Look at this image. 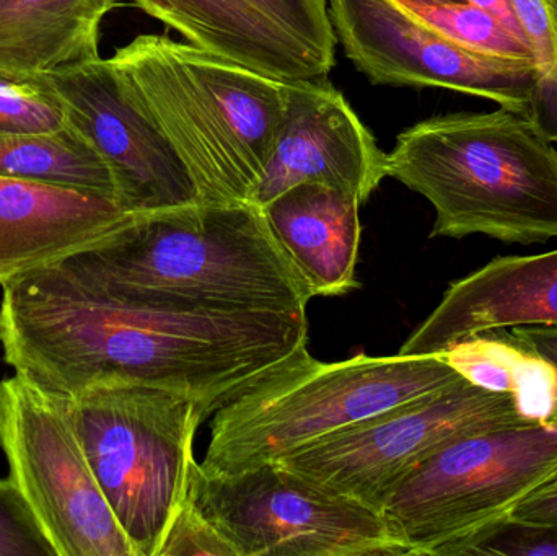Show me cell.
<instances>
[{"label": "cell", "mask_w": 557, "mask_h": 556, "mask_svg": "<svg viewBox=\"0 0 557 556\" xmlns=\"http://www.w3.org/2000/svg\"><path fill=\"white\" fill-rule=\"evenodd\" d=\"M0 176L81 189L116 201L107 163L67 126L46 133L0 131Z\"/></svg>", "instance_id": "20"}, {"label": "cell", "mask_w": 557, "mask_h": 556, "mask_svg": "<svg viewBox=\"0 0 557 556\" xmlns=\"http://www.w3.org/2000/svg\"><path fill=\"white\" fill-rule=\"evenodd\" d=\"M525 423L532 421L519 413L512 394L465 381L321 437L277 462L380 512L393 489L445 444Z\"/></svg>", "instance_id": "10"}, {"label": "cell", "mask_w": 557, "mask_h": 556, "mask_svg": "<svg viewBox=\"0 0 557 556\" xmlns=\"http://www.w3.org/2000/svg\"><path fill=\"white\" fill-rule=\"evenodd\" d=\"M61 107L65 126L101 157L131 214L202 205L198 188L162 131L124 94L110 58L38 77Z\"/></svg>", "instance_id": "12"}, {"label": "cell", "mask_w": 557, "mask_h": 556, "mask_svg": "<svg viewBox=\"0 0 557 556\" xmlns=\"http://www.w3.org/2000/svg\"><path fill=\"white\" fill-rule=\"evenodd\" d=\"M510 518L557 528V477L548 485L530 495L525 502L520 503L510 512Z\"/></svg>", "instance_id": "28"}, {"label": "cell", "mask_w": 557, "mask_h": 556, "mask_svg": "<svg viewBox=\"0 0 557 556\" xmlns=\"http://www.w3.org/2000/svg\"><path fill=\"white\" fill-rule=\"evenodd\" d=\"M386 170L434 206L431 238H557V150L506 108L408 127L386 153Z\"/></svg>", "instance_id": "4"}, {"label": "cell", "mask_w": 557, "mask_h": 556, "mask_svg": "<svg viewBox=\"0 0 557 556\" xmlns=\"http://www.w3.org/2000/svg\"><path fill=\"white\" fill-rule=\"evenodd\" d=\"M2 289L7 365L62 400L101 382L134 381L183 392L214 417L253 379L308 345L307 312L157 309L103 286L67 258Z\"/></svg>", "instance_id": "1"}, {"label": "cell", "mask_w": 557, "mask_h": 556, "mask_svg": "<svg viewBox=\"0 0 557 556\" xmlns=\"http://www.w3.org/2000/svg\"><path fill=\"white\" fill-rule=\"evenodd\" d=\"M62 127L61 107L39 78L18 81L0 75V131L46 133Z\"/></svg>", "instance_id": "23"}, {"label": "cell", "mask_w": 557, "mask_h": 556, "mask_svg": "<svg viewBox=\"0 0 557 556\" xmlns=\"http://www.w3.org/2000/svg\"><path fill=\"white\" fill-rule=\"evenodd\" d=\"M159 556H238V554L234 545L189 498L170 524Z\"/></svg>", "instance_id": "25"}, {"label": "cell", "mask_w": 557, "mask_h": 556, "mask_svg": "<svg viewBox=\"0 0 557 556\" xmlns=\"http://www.w3.org/2000/svg\"><path fill=\"white\" fill-rule=\"evenodd\" d=\"M557 477V420L458 437L389 493L382 515L405 555L441 556L454 542L507 518Z\"/></svg>", "instance_id": "7"}, {"label": "cell", "mask_w": 557, "mask_h": 556, "mask_svg": "<svg viewBox=\"0 0 557 556\" xmlns=\"http://www.w3.org/2000/svg\"><path fill=\"white\" fill-rule=\"evenodd\" d=\"M438 355L470 384L512 394L527 421L557 420L556 369L520 345L512 333L499 330L470 336Z\"/></svg>", "instance_id": "19"}, {"label": "cell", "mask_w": 557, "mask_h": 556, "mask_svg": "<svg viewBox=\"0 0 557 556\" xmlns=\"http://www.w3.org/2000/svg\"><path fill=\"white\" fill-rule=\"evenodd\" d=\"M441 556H557V528L507 516L448 545Z\"/></svg>", "instance_id": "22"}, {"label": "cell", "mask_w": 557, "mask_h": 556, "mask_svg": "<svg viewBox=\"0 0 557 556\" xmlns=\"http://www.w3.org/2000/svg\"><path fill=\"white\" fill-rule=\"evenodd\" d=\"M0 556H55L15 483L0 479Z\"/></svg>", "instance_id": "24"}, {"label": "cell", "mask_w": 557, "mask_h": 556, "mask_svg": "<svg viewBox=\"0 0 557 556\" xmlns=\"http://www.w3.org/2000/svg\"><path fill=\"white\" fill-rule=\"evenodd\" d=\"M121 0H0V75L35 81L100 55L104 16Z\"/></svg>", "instance_id": "18"}, {"label": "cell", "mask_w": 557, "mask_h": 556, "mask_svg": "<svg viewBox=\"0 0 557 556\" xmlns=\"http://www.w3.org/2000/svg\"><path fill=\"white\" fill-rule=\"evenodd\" d=\"M137 215L94 193L0 176V286L98 247Z\"/></svg>", "instance_id": "16"}, {"label": "cell", "mask_w": 557, "mask_h": 556, "mask_svg": "<svg viewBox=\"0 0 557 556\" xmlns=\"http://www.w3.org/2000/svg\"><path fill=\"white\" fill-rule=\"evenodd\" d=\"M189 45L274 81H324L336 64L327 0H129Z\"/></svg>", "instance_id": "13"}, {"label": "cell", "mask_w": 557, "mask_h": 556, "mask_svg": "<svg viewBox=\"0 0 557 556\" xmlns=\"http://www.w3.org/2000/svg\"><path fill=\"white\" fill-rule=\"evenodd\" d=\"M465 381L441 355L323 362L300 346L218 410L202 472L235 475L277 462L321 437Z\"/></svg>", "instance_id": "5"}, {"label": "cell", "mask_w": 557, "mask_h": 556, "mask_svg": "<svg viewBox=\"0 0 557 556\" xmlns=\"http://www.w3.org/2000/svg\"><path fill=\"white\" fill-rule=\"evenodd\" d=\"M513 338L553 366L557 372V326L520 325L510 329Z\"/></svg>", "instance_id": "29"}, {"label": "cell", "mask_w": 557, "mask_h": 556, "mask_svg": "<svg viewBox=\"0 0 557 556\" xmlns=\"http://www.w3.org/2000/svg\"><path fill=\"white\" fill-rule=\"evenodd\" d=\"M549 5H552L553 15H555L556 26H557V0H548Z\"/></svg>", "instance_id": "32"}, {"label": "cell", "mask_w": 557, "mask_h": 556, "mask_svg": "<svg viewBox=\"0 0 557 556\" xmlns=\"http://www.w3.org/2000/svg\"><path fill=\"white\" fill-rule=\"evenodd\" d=\"M362 202L320 183H301L263 206L271 232L313 296L356 289Z\"/></svg>", "instance_id": "17"}, {"label": "cell", "mask_w": 557, "mask_h": 556, "mask_svg": "<svg viewBox=\"0 0 557 556\" xmlns=\"http://www.w3.org/2000/svg\"><path fill=\"white\" fill-rule=\"evenodd\" d=\"M191 502L238 556H403L382 515L278 462L235 475L195 472Z\"/></svg>", "instance_id": "9"}, {"label": "cell", "mask_w": 557, "mask_h": 556, "mask_svg": "<svg viewBox=\"0 0 557 556\" xmlns=\"http://www.w3.org/2000/svg\"><path fill=\"white\" fill-rule=\"evenodd\" d=\"M403 5H435V3L465 2V0H398Z\"/></svg>", "instance_id": "31"}, {"label": "cell", "mask_w": 557, "mask_h": 556, "mask_svg": "<svg viewBox=\"0 0 557 556\" xmlns=\"http://www.w3.org/2000/svg\"><path fill=\"white\" fill-rule=\"evenodd\" d=\"M386 176V153L327 78L290 82L284 121L253 205L263 208L301 183L331 186L366 202Z\"/></svg>", "instance_id": "14"}, {"label": "cell", "mask_w": 557, "mask_h": 556, "mask_svg": "<svg viewBox=\"0 0 557 556\" xmlns=\"http://www.w3.org/2000/svg\"><path fill=\"white\" fill-rule=\"evenodd\" d=\"M337 41L373 84L442 87L487 98L525 118L539 78L535 59L471 51L398 0H327Z\"/></svg>", "instance_id": "11"}, {"label": "cell", "mask_w": 557, "mask_h": 556, "mask_svg": "<svg viewBox=\"0 0 557 556\" xmlns=\"http://www.w3.org/2000/svg\"><path fill=\"white\" fill-rule=\"evenodd\" d=\"M67 260L103 286L172 312H307L314 297L255 205L137 215Z\"/></svg>", "instance_id": "2"}, {"label": "cell", "mask_w": 557, "mask_h": 556, "mask_svg": "<svg viewBox=\"0 0 557 556\" xmlns=\"http://www.w3.org/2000/svg\"><path fill=\"white\" fill-rule=\"evenodd\" d=\"M82 447L136 556H159L191 496L201 405L172 388L134 381L94 385L72 400Z\"/></svg>", "instance_id": "6"}, {"label": "cell", "mask_w": 557, "mask_h": 556, "mask_svg": "<svg viewBox=\"0 0 557 556\" xmlns=\"http://www.w3.org/2000/svg\"><path fill=\"white\" fill-rule=\"evenodd\" d=\"M110 61L124 94L185 163L202 205H253L287 110V82L165 35L137 36Z\"/></svg>", "instance_id": "3"}, {"label": "cell", "mask_w": 557, "mask_h": 556, "mask_svg": "<svg viewBox=\"0 0 557 556\" xmlns=\"http://www.w3.org/2000/svg\"><path fill=\"white\" fill-rule=\"evenodd\" d=\"M539 69L557 62V26L548 0H509Z\"/></svg>", "instance_id": "26"}, {"label": "cell", "mask_w": 557, "mask_h": 556, "mask_svg": "<svg viewBox=\"0 0 557 556\" xmlns=\"http://www.w3.org/2000/svg\"><path fill=\"white\" fill-rule=\"evenodd\" d=\"M520 325L557 326V250L494 258L454 281L398 355H438L470 336Z\"/></svg>", "instance_id": "15"}, {"label": "cell", "mask_w": 557, "mask_h": 556, "mask_svg": "<svg viewBox=\"0 0 557 556\" xmlns=\"http://www.w3.org/2000/svg\"><path fill=\"white\" fill-rule=\"evenodd\" d=\"M465 2L471 3V5L480 7V9L487 10V12L496 15L500 22L506 23L519 38L527 39L523 35L522 28H520L519 22H517L516 15H513L512 7H510L509 0H465ZM530 45V42H529Z\"/></svg>", "instance_id": "30"}, {"label": "cell", "mask_w": 557, "mask_h": 556, "mask_svg": "<svg viewBox=\"0 0 557 556\" xmlns=\"http://www.w3.org/2000/svg\"><path fill=\"white\" fill-rule=\"evenodd\" d=\"M463 48L484 55L506 59H535L532 46L519 38L496 15L468 2L405 5Z\"/></svg>", "instance_id": "21"}, {"label": "cell", "mask_w": 557, "mask_h": 556, "mask_svg": "<svg viewBox=\"0 0 557 556\" xmlns=\"http://www.w3.org/2000/svg\"><path fill=\"white\" fill-rule=\"evenodd\" d=\"M9 479L55 556H136L100 489L67 401L15 374L0 382Z\"/></svg>", "instance_id": "8"}, {"label": "cell", "mask_w": 557, "mask_h": 556, "mask_svg": "<svg viewBox=\"0 0 557 556\" xmlns=\"http://www.w3.org/2000/svg\"><path fill=\"white\" fill-rule=\"evenodd\" d=\"M525 120L540 137L557 144V62L539 69Z\"/></svg>", "instance_id": "27"}]
</instances>
